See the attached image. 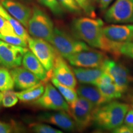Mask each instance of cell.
Returning <instances> with one entry per match:
<instances>
[{
    "label": "cell",
    "instance_id": "e0dca14e",
    "mask_svg": "<svg viewBox=\"0 0 133 133\" xmlns=\"http://www.w3.org/2000/svg\"><path fill=\"white\" fill-rule=\"evenodd\" d=\"M22 64L24 68L37 76L40 81L46 82L51 78V75L31 51L28 50L24 54Z\"/></svg>",
    "mask_w": 133,
    "mask_h": 133
},
{
    "label": "cell",
    "instance_id": "ab89813d",
    "mask_svg": "<svg viewBox=\"0 0 133 133\" xmlns=\"http://www.w3.org/2000/svg\"><path fill=\"white\" fill-rule=\"evenodd\" d=\"M3 1H4V0H0V4H2V2Z\"/></svg>",
    "mask_w": 133,
    "mask_h": 133
},
{
    "label": "cell",
    "instance_id": "d590c367",
    "mask_svg": "<svg viewBox=\"0 0 133 133\" xmlns=\"http://www.w3.org/2000/svg\"><path fill=\"white\" fill-rule=\"evenodd\" d=\"M124 123L133 128V109L129 110L124 119Z\"/></svg>",
    "mask_w": 133,
    "mask_h": 133
},
{
    "label": "cell",
    "instance_id": "8fae6325",
    "mask_svg": "<svg viewBox=\"0 0 133 133\" xmlns=\"http://www.w3.org/2000/svg\"><path fill=\"white\" fill-rule=\"evenodd\" d=\"M101 69L112 77L114 82L125 92L132 78L126 66L120 63L107 59L103 63Z\"/></svg>",
    "mask_w": 133,
    "mask_h": 133
},
{
    "label": "cell",
    "instance_id": "7c38bea8",
    "mask_svg": "<svg viewBox=\"0 0 133 133\" xmlns=\"http://www.w3.org/2000/svg\"><path fill=\"white\" fill-rule=\"evenodd\" d=\"M52 76L56 78L60 83L72 88H75L77 79L74 71L70 67L64 57L58 53L55 59L52 69Z\"/></svg>",
    "mask_w": 133,
    "mask_h": 133
},
{
    "label": "cell",
    "instance_id": "b9f144b4",
    "mask_svg": "<svg viewBox=\"0 0 133 133\" xmlns=\"http://www.w3.org/2000/svg\"><path fill=\"white\" fill-rule=\"evenodd\" d=\"M93 1H97V0H93Z\"/></svg>",
    "mask_w": 133,
    "mask_h": 133
},
{
    "label": "cell",
    "instance_id": "f35d334b",
    "mask_svg": "<svg viewBox=\"0 0 133 133\" xmlns=\"http://www.w3.org/2000/svg\"><path fill=\"white\" fill-rule=\"evenodd\" d=\"M130 102H131V105L130 106H131V109H133V97H132V98H131Z\"/></svg>",
    "mask_w": 133,
    "mask_h": 133
},
{
    "label": "cell",
    "instance_id": "5b68a950",
    "mask_svg": "<svg viewBox=\"0 0 133 133\" xmlns=\"http://www.w3.org/2000/svg\"><path fill=\"white\" fill-rule=\"evenodd\" d=\"M69 105V114L79 129H84L92 123L93 113L96 107L87 99L78 97Z\"/></svg>",
    "mask_w": 133,
    "mask_h": 133
},
{
    "label": "cell",
    "instance_id": "8d00e7d4",
    "mask_svg": "<svg viewBox=\"0 0 133 133\" xmlns=\"http://www.w3.org/2000/svg\"><path fill=\"white\" fill-rule=\"evenodd\" d=\"M114 0H99V8L102 11L107 9Z\"/></svg>",
    "mask_w": 133,
    "mask_h": 133
},
{
    "label": "cell",
    "instance_id": "ba28073f",
    "mask_svg": "<svg viewBox=\"0 0 133 133\" xmlns=\"http://www.w3.org/2000/svg\"><path fill=\"white\" fill-rule=\"evenodd\" d=\"M38 107L51 110H63L69 114V105L57 89L51 83H48L40 97L35 101Z\"/></svg>",
    "mask_w": 133,
    "mask_h": 133
},
{
    "label": "cell",
    "instance_id": "7402d4cb",
    "mask_svg": "<svg viewBox=\"0 0 133 133\" xmlns=\"http://www.w3.org/2000/svg\"><path fill=\"white\" fill-rule=\"evenodd\" d=\"M51 80L53 85L57 88V90L62 94L68 104H71L77 99L78 94L74 88H70L60 83L56 78L52 75L51 76Z\"/></svg>",
    "mask_w": 133,
    "mask_h": 133
},
{
    "label": "cell",
    "instance_id": "f1b7e54d",
    "mask_svg": "<svg viewBox=\"0 0 133 133\" xmlns=\"http://www.w3.org/2000/svg\"><path fill=\"white\" fill-rule=\"evenodd\" d=\"M60 4L67 11L72 13L80 14L81 9L75 0H57Z\"/></svg>",
    "mask_w": 133,
    "mask_h": 133
},
{
    "label": "cell",
    "instance_id": "d4e9b609",
    "mask_svg": "<svg viewBox=\"0 0 133 133\" xmlns=\"http://www.w3.org/2000/svg\"><path fill=\"white\" fill-rule=\"evenodd\" d=\"M19 101L16 93L12 89L3 91L2 105L4 107L11 108L16 105Z\"/></svg>",
    "mask_w": 133,
    "mask_h": 133
},
{
    "label": "cell",
    "instance_id": "1f68e13d",
    "mask_svg": "<svg viewBox=\"0 0 133 133\" xmlns=\"http://www.w3.org/2000/svg\"><path fill=\"white\" fill-rule=\"evenodd\" d=\"M119 52L126 57L133 59V42L121 43Z\"/></svg>",
    "mask_w": 133,
    "mask_h": 133
},
{
    "label": "cell",
    "instance_id": "836d02e7",
    "mask_svg": "<svg viewBox=\"0 0 133 133\" xmlns=\"http://www.w3.org/2000/svg\"><path fill=\"white\" fill-rule=\"evenodd\" d=\"M113 132L115 133H133V128L124 123L114 129Z\"/></svg>",
    "mask_w": 133,
    "mask_h": 133
},
{
    "label": "cell",
    "instance_id": "44dd1931",
    "mask_svg": "<svg viewBox=\"0 0 133 133\" xmlns=\"http://www.w3.org/2000/svg\"><path fill=\"white\" fill-rule=\"evenodd\" d=\"M0 15L5 18L11 24L15 32L17 35L21 36L22 38H23L26 41H28L30 37L28 33V31L25 29V26L20 22L15 19L14 17H13L1 4H0Z\"/></svg>",
    "mask_w": 133,
    "mask_h": 133
},
{
    "label": "cell",
    "instance_id": "5bb4252c",
    "mask_svg": "<svg viewBox=\"0 0 133 133\" xmlns=\"http://www.w3.org/2000/svg\"><path fill=\"white\" fill-rule=\"evenodd\" d=\"M104 35L116 43L133 42V25H110L103 28Z\"/></svg>",
    "mask_w": 133,
    "mask_h": 133
},
{
    "label": "cell",
    "instance_id": "484cf974",
    "mask_svg": "<svg viewBox=\"0 0 133 133\" xmlns=\"http://www.w3.org/2000/svg\"><path fill=\"white\" fill-rule=\"evenodd\" d=\"M0 39L14 45L27 47L28 41L17 35H3L0 33Z\"/></svg>",
    "mask_w": 133,
    "mask_h": 133
},
{
    "label": "cell",
    "instance_id": "ffe728a7",
    "mask_svg": "<svg viewBox=\"0 0 133 133\" xmlns=\"http://www.w3.org/2000/svg\"><path fill=\"white\" fill-rule=\"evenodd\" d=\"M44 84L39 82L36 85L31 86L20 92H16V95L22 102H33L42 95L44 91Z\"/></svg>",
    "mask_w": 133,
    "mask_h": 133
},
{
    "label": "cell",
    "instance_id": "4316f807",
    "mask_svg": "<svg viewBox=\"0 0 133 133\" xmlns=\"http://www.w3.org/2000/svg\"><path fill=\"white\" fill-rule=\"evenodd\" d=\"M41 4L48 8L53 14L57 16H61L64 14L62 6L57 0H38Z\"/></svg>",
    "mask_w": 133,
    "mask_h": 133
},
{
    "label": "cell",
    "instance_id": "f546056e",
    "mask_svg": "<svg viewBox=\"0 0 133 133\" xmlns=\"http://www.w3.org/2000/svg\"><path fill=\"white\" fill-rule=\"evenodd\" d=\"M79 8L88 16L94 17H95V11L94 7L89 2V0H75Z\"/></svg>",
    "mask_w": 133,
    "mask_h": 133
},
{
    "label": "cell",
    "instance_id": "d6a6232c",
    "mask_svg": "<svg viewBox=\"0 0 133 133\" xmlns=\"http://www.w3.org/2000/svg\"><path fill=\"white\" fill-rule=\"evenodd\" d=\"M114 82V80L106 72L104 71L101 76L98 78L94 83V85L96 86L97 87L106 85V84H110Z\"/></svg>",
    "mask_w": 133,
    "mask_h": 133
},
{
    "label": "cell",
    "instance_id": "8992f818",
    "mask_svg": "<svg viewBox=\"0 0 133 133\" xmlns=\"http://www.w3.org/2000/svg\"><path fill=\"white\" fill-rule=\"evenodd\" d=\"M28 46L48 72L52 70L55 59L58 54L54 46L44 39L34 37L29 38Z\"/></svg>",
    "mask_w": 133,
    "mask_h": 133
},
{
    "label": "cell",
    "instance_id": "9a60e30c",
    "mask_svg": "<svg viewBox=\"0 0 133 133\" xmlns=\"http://www.w3.org/2000/svg\"><path fill=\"white\" fill-rule=\"evenodd\" d=\"M1 5L13 17L27 28L32 14L30 8L16 0H4Z\"/></svg>",
    "mask_w": 133,
    "mask_h": 133
},
{
    "label": "cell",
    "instance_id": "6da1fadb",
    "mask_svg": "<svg viewBox=\"0 0 133 133\" xmlns=\"http://www.w3.org/2000/svg\"><path fill=\"white\" fill-rule=\"evenodd\" d=\"M104 22L100 19L80 17L74 19L71 29L76 38L79 39L91 47L109 52L115 57H119L121 43L111 41L103 33Z\"/></svg>",
    "mask_w": 133,
    "mask_h": 133
},
{
    "label": "cell",
    "instance_id": "ac0fdd59",
    "mask_svg": "<svg viewBox=\"0 0 133 133\" xmlns=\"http://www.w3.org/2000/svg\"><path fill=\"white\" fill-rule=\"evenodd\" d=\"M76 92L79 97L87 99L96 107L110 102L102 95L97 86L92 84H83V85H80L76 89Z\"/></svg>",
    "mask_w": 133,
    "mask_h": 133
},
{
    "label": "cell",
    "instance_id": "60d3db41",
    "mask_svg": "<svg viewBox=\"0 0 133 133\" xmlns=\"http://www.w3.org/2000/svg\"><path fill=\"white\" fill-rule=\"evenodd\" d=\"M16 1H17V0H16ZM18 1H19V0H18ZM20 1H29V0H20Z\"/></svg>",
    "mask_w": 133,
    "mask_h": 133
},
{
    "label": "cell",
    "instance_id": "cb8c5ba5",
    "mask_svg": "<svg viewBox=\"0 0 133 133\" xmlns=\"http://www.w3.org/2000/svg\"><path fill=\"white\" fill-rule=\"evenodd\" d=\"M14 83L10 71L8 69L0 66V91L12 89Z\"/></svg>",
    "mask_w": 133,
    "mask_h": 133
},
{
    "label": "cell",
    "instance_id": "74e56055",
    "mask_svg": "<svg viewBox=\"0 0 133 133\" xmlns=\"http://www.w3.org/2000/svg\"><path fill=\"white\" fill-rule=\"evenodd\" d=\"M2 99H3V92L0 91V106L2 104Z\"/></svg>",
    "mask_w": 133,
    "mask_h": 133
},
{
    "label": "cell",
    "instance_id": "30bf717a",
    "mask_svg": "<svg viewBox=\"0 0 133 133\" xmlns=\"http://www.w3.org/2000/svg\"><path fill=\"white\" fill-rule=\"evenodd\" d=\"M107 56L104 52L94 50L82 51L66 58L72 66L82 68H101Z\"/></svg>",
    "mask_w": 133,
    "mask_h": 133
},
{
    "label": "cell",
    "instance_id": "52a82bcc",
    "mask_svg": "<svg viewBox=\"0 0 133 133\" xmlns=\"http://www.w3.org/2000/svg\"><path fill=\"white\" fill-rule=\"evenodd\" d=\"M105 21L111 24L133 22V0H116L104 14Z\"/></svg>",
    "mask_w": 133,
    "mask_h": 133
},
{
    "label": "cell",
    "instance_id": "4dcf8cb0",
    "mask_svg": "<svg viewBox=\"0 0 133 133\" xmlns=\"http://www.w3.org/2000/svg\"><path fill=\"white\" fill-rule=\"evenodd\" d=\"M0 33L3 35H16L11 24L0 15Z\"/></svg>",
    "mask_w": 133,
    "mask_h": 133
},
{
    "label": "cell",
    "instance_id": "9c48e42d",
    "mask_svg": "<svg viewBox=\"0 0 133 133\" xmlns=\"http://www.w3.org/2000/svg\"><path fill=\"white\" fill-rule=\"evenodd\" d=\"M27 51L26 47L14 45L0 39V66L11 70L21 66Z\"/></svg>",
    "mask_w": 133,
    "mask_h": 133
},
{
    "label": "cell",
    "instance_id": "83f0119b",
    "mask_svg": "<svg viewBox=\"0 0 133 133\" xmlns=\"http://www.w3.org/2000/svg\"><path fill=\"white\" fill-rule=\"evenodd\" d=\"M30 128L33 132L36 133H62V131L52 126L40 123H33L30 124Z\"/></svg>",
    "mask_w": 133,
    "mask_h": 133
},
{
    "label": "cell",
    "instance_id": "e575fe53",
    "mask_svg": "<svg viewBox=\"0 0 133 133\" xmlns=\"http://www.w3.org/2000/svg\"><path fill=\"white\" fill-rule=\"evenodd\" d=\"M14 129L12 124L0 121V133H11L14 132Z\"/></svg>",
    "mask_w": 133,
    "mask_h": 133
},
{
    "label": "cell",
    "instance_id": "3957f363",
    "mask_svg": "<svg viewBox=\"0 0 133 133\" xmlns=\"http://www.w3.org/2000/svg\"><path fill=\"white\" fill-rule=\"evenodd\" d=\"M49 43L54 46L57 52L65 59L80 51L91 49L83 41L71 37L65 31L57 28H54Z\"/></svg>",
    "mask_w": 133,
    "mask_h": 133
},
{
    "label": "cell",
    "instance_id": "277c9868",
    "mask_svg": "<svg viewBox=\"0 0 133 133\" xmlns=\"http://www.w3.org/2000/svg\"><path fill=\"white\" fill-rule=\"evenodd\" d=\"M28 32L34 38H41L50 42L54 27L52 20L46 13L37 6L33 7L28 24Z\"/></svg>",
    "mask_w": 133,
    "mask_h": 133
},
{
    "label": "cell",
    "instance_id": "4fadbf2b",
    "mask_svg": "<svg viewBox=\"0 0 133 133\" xmlns=\"http://www.w3.org/2000/svg\"><path fill=\"white\" fill-rule=\"evenodd\" d=\"M39 121L57 126L65 131H74L76 125L70 115L67 112L57 110L54 112H44L37 116Z\"/></svg>",
    "mask_w": 133,
    "mask_h": 133
},
{
    "label": "cell",
    "instance_id": "7a4b0ae2",
    "mask_svg": "<svg viewBox=\"0 0 133 133\" xmlns=\"http://www.w3.org/2000/svg\"><path fill=\"white\" fill-rule=\"evenodd\" d=\"M129 108L125 103L110 101L95 108L92 123L99 129L113 131L123 124Z\"/></svg>",
    "mask_w": 133,
    "mask_h": 133
},
{
    "label": "cell",
    "instance_id": "2e32d148",
    "mask_svg": "<svg viewBox=\"0 0 133 133\" xmlns=\"http://www.w3.org/2000/svg\"><path fill=\"white\" fill-rule=\"evenodd\" d=\"M14 80V86L17 89L24 90L40 82L37 76L24 66H17L10 71Z\"/></svg>",
    "mask_w": 133,
    "mask_h": 133
},
{
    "label": "cell",
    "instance_id": "d6986e66",
    "mask_svg": "<svg viewBox=\"0 0 133 133\" xmlns=\"http://www.w3.org/2000/svg\"><path fill=\"white\" fill-rule=\"evenodd\" d=\"M76 79L81 84L94 85L104 71L101 68H82L73 67Z\"/></svg>",
    "mask_w": 133,
    "mask_h": 133
},
{
    "label": "cell",
    "instance_id": "603a6c76",
    "mask_svg": "<svg viewBox=\"0 0 133 133\" xmlns=\"http://www.w3.org/2000/svg\"><path fill=\"white\" fill-rule=\"evenodd\" d=\"M97 88L102 95L109 101L119 99L121 97L123 93H124L121 88H119L114 82Z\"/></svg>",
    "mask_w": 133,
    "mask_h": 133
}]
</instances>
